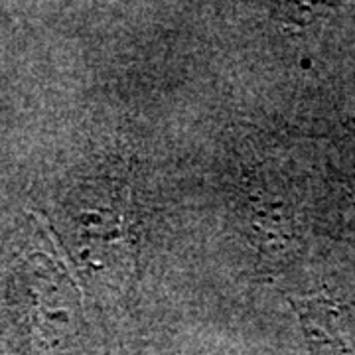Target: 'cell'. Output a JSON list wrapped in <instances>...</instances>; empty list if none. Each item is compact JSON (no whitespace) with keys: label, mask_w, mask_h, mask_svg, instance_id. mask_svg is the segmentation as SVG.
Returning a JSON list of instances; mask_svg holds the SVG:
<instances>
[{"label":"cell","mask_w":355,"mask_h":355,"mask_svg":"<svg viewBox=\"0 0 355 355\" xmlns=\"http://www.w3.org/2000/svg\"><path fill=\"white\" fill-rule=\"evenodd\" d=\"M310 355H355V312L324 296L294 298Z\"/></svg>","instance_id":"1"}]
</instances>
